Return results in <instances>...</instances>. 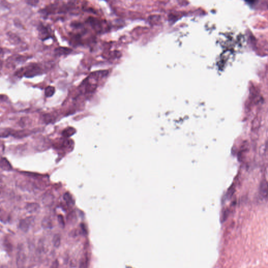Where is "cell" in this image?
I'll return each instance as SVG.
<instances>
[{"instance_id":"5bb4252c","label":"cell","mask_w":268,"mask_h":268,"mask_svg":"<svg viewBox=\"0 0 268 268\" xmlns=\"http://www.w3.org/2000/svg\"><path fill=\"white\" fill-rule=\"evenodd\" d=\"M43 201L46 205L51 204L54 201V197L50 193H47L44 194L43 197Z\"/></svg>"},{"instance_id":"d6986e66","label":"cell","mask_w":268,"mask_h":268,"mask_svg":"<svg viewBox=\"0 0 268 268\" xmlns=\"http://www.w3.org/2000/svg\"><path fill=\"white\" fill-rule=\"evenodd\" d=\"M64 199L65 201L68 204H74V201L71 196L70 195L69 193H66L64 195Z\"/></svg>"},{"instance_id":"52a82bcc","label":"cell","mask_w":268,"mask_h":268,"mask_svg":"<svg viewBox=\"0 0 268 268\" xmlns=\"http://www.w3.org/2000/svg\"><path fill=\"white\" fill-rule=\"evenodd\" d=\"M32 223V219L30 217L23 219L20 221L19 224L20 229L23 232H27Z\"/></svg>"},{"instance_id":"7402d4cb","label":"cell","mask_w":268,"mask_h":268,"mask_svg":"<svg viewBox=\"0 0 268 268\" xmlns=\"http://www.w3.org/2000/svg\"><path fill=\"white\" fill-rule=\"evenodd\" d=\"M38 2H39L38 1H26V3L27 4L33 6L37 5V4H38Z\"/></svg>"},{"instance_id":"e0dca14e","label":"cell","mask_w":268,"mask_h":268,"mask_svg":"<svg viewBox=\"0 0 268 268\" xmlns=\"http://www.w3.org/2000/svg\"><path fill=\"white\" fill-rule=\"evenodd\" d=\"M52 242L54 246L57 248L59 247L61 244V237L60 236V235L58 234L55 235L53 238Z\"/></svg>"},{"instance_id":"6da1fadb","label":"cell","mask_w":268,"mask_h":268,"mask_svg":"<svg viewBox=\"0 0 268 268\" xmlns=\"http://www.w3.org/2000/svg\"><path fill=\"white\" fill-rule=\"evenodd\" d=\"M108 70H102L92 72L84 80L79 87L80 91L83 94L91 93L96 90L97 87L98 80L108 75Z\"/></svg>"},{"instance_id":"44dd1931","label":"cell","mask_w":268,"mask_h":268,"mask_svg":"<svg viewBox=\"0 0 268 268\" xmlns=\"http://www.w3.org/2000/svg\"><path fill=\"white\" fill-rule=\"evenodd\" d=\"M44 121L47 123H49L52 121V116L49 114H46L44 116Z\"/></svg>"},{"instance_id":"30bf717a","label":"cell","mask_w":268,"mask_h":268,"mask_svg":"<svg viewBox=\"0 0 268 268\" xmlns=\"http://www.w3.org/2000/svg\"><path fill=\"white\" fill-rule=\"evenodd\" d=\"M30 133L31 132L28 130H22L18 131H13L12 135L16 138H23L24 137L28 136V135H30Z\"/></svg>"},{"instance_id":"ac0fdd59","label":"cell","mask_w":268,"mask_h":268,"mask_svg":"<svg viewBox=\"0 0 268 268\" xmlns=\"http://www.w3.org/2000/svg\"><path fill=\"white\" fill-rule=\"evenodd\" d=\"M74 132H75L74 129L72 127H70V128H68L64 131L63 133H62V135H64L65 137H70L74 134Z\"/></svg>"},{"instance_id":"7c38bea8","label":"cell","mask_w":268,"mask_h":268,"mask_svg":"<svg viewBox=\"0 0 268 268\" xmlns=\"http://www.w3.org/2000/svg\"><path fill=\"white\" fill-rule=\"evenodd\" d=\"M13 130L7 128H0V138H4L9 137L10 135H12Z\"/></svg>"},{"instance_id":"2e32d148","label":"cell","mask_w":268,"mask_h":268,"mask_svg":"<svg viewBox=\"0 0 268 268\" xmlns=\"http://www.w3.org/2000/svg\"><path fill=\"white\" fill-rule=\"evenodd\" d=\"M39 206L38 204H37L36 203H32L27 204L26 206V209L27 211H29L30 212H36V211L38 210L39 209Z\"/></svg>"},{"instance_id":"cb8c5ba5","label":"cell","mask_w":268,"mask_h":268,"mask_svg":"<svg viewBox=\"0 0 268 268\" xmlns=\"http://www.w3.org/2000/svg\"><path fill=\"white\" fill-rule=\"evenodd\" d=\"M3 52V50L1 48H0V54H1Z\"/></svg>"},{"instance_id":"ba28073f","label":"cell","mask_w":268,"mask_h":268,"mask_svg":"<svg viewBox=\"0 0 268 268\" xmlns=\"http://www.w3.org/2000/svg\"><path fill=\"white\" fill-rule=\"evenodd\" d=\"M71 49L67 48V47H59L56 48L55 49V52L56 55L57 56H63V55H67L71 52Z\"/></svg>"},{"instance_id":"ffe728a7","label":"cell","mask_w":268,"mask_h":268,"mask_svg":"<svg viewBox=\"0 0 268 268\" xmlns=\"http://www.w3.org/2000/svg\"><path fill=\"white\" fill-rule=\"evenodd\" d=\"M58 222H59V224L62 227H64L65 226V220H64V217L63 216H62V215H58Z\"/></svg>"},{"instance_id":"7a4b0ae2","label":"cell","mask_w":268,"mask_h":268,"mask_svg":"<svg viewBox=\"0 0 268 268\" xmlns=\"http://www.w3.org/2000/svg\"><path fill=\"white\" fill-rule=\"evenodd\" d=\"M44 70L39 64L32 63L25 67L21 68L15 72V75L18 77H33L43 74Z\"/></svg>"},{"instance_id":"8fae6325","label":"cell","mask_w":268,"mask_h":268,"mask_svg":"<svg viewBox=\"0 0 268 268\" xmlns=\"http://www.w3.org/2000/svg\"><path fill=\"white\" fill-rule=\"evenodd\" d=\"M8 35L9 40L12 44L14 45H17L21 43L20 38L17 35H16V34L10 32L8 33Z\"/></svg>"},{"instance_id":"8992f818","label":"cell","mask_w":268,"mask_h":268,"mask_svg":"<svg viewBox=\"0 0 268 268\" xmlns=\"http://www.w3.org/2000/svg\"><path fill=\"white\" fill-rule=\"evenodd\" d=\"M38 36L43 40L47 39L50 37V34L48 30V28L44 26L43 24H40L38 27Z\"/></svg>"},{"instance_id":"4fadbf2b","label":"cell","mask_w":268,"mask_h":268,"mask_svg":"<svg viewBox=\"0 0 268 268\" xmlns=\"http://www.w3.org/2000/svg\"><path fill=\"white\" fill-rule=\"evenodd\" d=\"M42 225L44 229H52L53 227L52 220L49 217H45L42 220Z\"/></svg>"},{"instance_id":"5b68a950","label":"cell","mask_w":268,"mask_h":268,"mask_svg":"<svg viewBox=\"0 0 268 268\" xmlns=\"http://www.w3.org/2000/svg\"><path fill=\"white\" fill-rule=\"evenodd\" d=\"M29 57H26L24 56H20V55H15L14 56H12L8 59V65H10L11 66H15L18 64H20L22 62L26 61L28 59Z\"/></svg>"},{"instance_id":"3957f363","label":"cell","mask_w":268,"mask_h":268,"mask_svg":"<svg viewBox=\"0 0 268 268\" xmlns=\"http://www.w3.org/2000/svg\"><path fill=\"white\" fill-rule=\"evenodd\" d=\"M87 22L96 32H101L102 31L103 24L102 22L98 18L90 17L87 18Z\"/></svg>"},{"instance_id":"9a60e30c","label":"cell","mask_w":268,"mask_h":268,"mask_svg":"<svg viewBox=\"0 0 268 268\" xmlns=\"http://www.w3.org/2000/svg\"><path fill=\"white\" fill-rule=\"evenodd\" d=\"M55 93V88L52 86H48L45 90V95L46 97H52Z\"/></svg>"},{"instance_id":"603a6c76","label":"cell","mask_w":268,"mask_h":268,"mask_svg":"<svg viewBox=\"0 0 268 268\" xmlns=\"http://www.w3.org/2000/svg\"><path fill=\"white\" fill-rule=\"evenodd\" d=\"M50 268H59V263L57 260L54 261Z\"/></svg>"},{"instance_id":"277c9868","label":"cell","mask_w":268,"mask_h":268,"mask_svg":"<svg viewBox=\"0 0 268 268\" xmlns=\"http://www.w3.org/2000/svg\"><path fill=\"white\" fill-rule=\"evenodd\" d=\"M16 263L18 268H24L26 263V254L22 247H20L17 253Z\"/></svg>"},{"instance_id":"9c48e42d","label":"cell","mask_w":268,"mask_h":268,"mask_svg":"<svg viewBox=\"0 0 268 268\" xmlns=\"http://www.w3.org/2000/svg\"><path fill=\"white\" fill-rule=\"evenodd\" d=\"M0 168L4 171H11L12 170V165L5 158H2L0 160Z\"/></svg>"}]
</instances>
